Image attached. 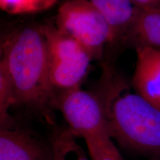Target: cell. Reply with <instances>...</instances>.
<instances>
[{"mask_svg":"<svg viewBox=\"0 0 160 160\" xmlns=\"http://www.w3.org/2000/svg\"><path fill=\"white\" fill-rule=\"evenodd\" d=\"M112 138L130 149L160 152V111L137 93L117 97L110 108Z\"/></svg>","mask_w":160,"mask_h":160,"instance_id":"2","label":"cell"},{"mask_svg":"<svg viewBox=\"0 0 160 160\" xmlns=\"http://www.w3.org/2000/svg\"><path fill=\"white\" fill-rule=\"evenodd\" d=\"M77 138L69 128L56 133L51 142V159L90 160Z\"/></svg>","mask_w":160,"mask_h":160,"instance_id":"10","label":"cell"},{"mask_svg":"<svg viewBox=\"0 0 160 160\" xmlns=\"http://www.w3.org/2000/svg\"><path fill=\"white\" fill-rule=\"evenodd\" d=\"M58 29L81 44L92 59H99L105 44L114 41L112 28L89 0H66L56 17Z\"/></svg>","mask_w":160,"mask_h":160,"instance_id":"4","label":"cell"},{"mask_svg":"<svg viewBox=\"0 0 160 160\" xmlns=\"http://www.w3.org/2000/svg\"><path fill=\"white\" fill-rule=\"evenodd\" d=\"M122 39L135 48L160 49V7L135 8L133 17Z\"/></svg>","mask_w":160,"mask_h":160,"instance_id":"7","label":"cell"},{"mask_svg":"<svg viewBox=\"0 0 160 160\" xmlns=\"http://www.w3.org/2000/svg\"><path fill=\"white\" fill-rule=\"evenodd\" d=\"M0 160H46V153L42 145L25 132L1 129Z\"/></svg>","mask_w":160,"mask_h":160,"instance_id":"8","label":"cell"},{"mask_svg":"<svg viewBox=\"0 0 160 160\" xmlns=\"http://www.w3.org/2000/svg\"><path fill=\"white\" fill-rule=\"evenodd\" d=\"M46 39L50 81L55 91L80 88L92 58L81 44L53 24L40 25Z\"/></svg>","mask_w":160,"mask_h":160,"instance_id":"3","label":"cell"},{"mask_svg":"<svg viewBox=\"0 0 160 160\" xmlns=\"http://www.w3.org/2000/svg\"><path fill=\"white\" fill-rule=\"evenodd\" d=\"M133 7L139 9L160 7V0H130Z\"/></svg>","mask_w":160,"mask_h":160,"instance_id":"14","label":"cell"},{"mask_svg":"<svg viewBox=\"0 0 160 160\" xmlns=\"http://www.w3.org/2000/svg\"><path fill=\"white\" fill-rule=\"evenodd\" d=\"M58 0H0L2 11L10 14H25L51 8Z\"/></svg>","mask_w":160,"mask_h":160,"instance_id":"13","label":"cell"},{"mask_svg":"<svg viewBox=\"0 0 160 160\" xmlns=\"http://www.w3.org/2000/svg\"><path fill=\"white\" fill-rule=\"evenodd\" d=\"M15 105L14 89L7 70L0 62V124L1 129L12 128L13 118L9 114V109Z\"/></svg>","mask_w":160,"mask_h":160,"instance_id":"11","label":"cell"},{"mask_svg":"<svg viewBox=\"0 0 160 160\" xmlns=\"http://www.w3.org/2000/svg\"><path fill=\"white\" fill-rule=\"evenodd\" d=\"M1 62L11 77L15 105L48 113L57 96L49 77L47 43L40 25L13 30L1 45Z\"/></svg>","mask_w":160,"mask_h":160,"instance_id":"1","label":"cell"},{"mask_svg":"<svg viewBox=\"0 0 160 160\" xmlns=\"http://www.w3.org/2000/svg\"><path fill=\"white\" fill-rule=\"evenodd\" d=\"M102 13L112 28L114 40L122 39L135 7L130 0H89Z\"/></svg>","mask_w":160,"mask_h":160,"instance_id":"9","label":"cell"},{"mask_svg":"<svg viewBox=\"0 0 160 160\" xmlns=\"http://www.w3.org/2000/svg\"><path fill=\"white\" fill-rule=\"evenodd\" d=\"M53 107L61 111L77 137L85 138L101 134L112 137L110 107L91 92L80 88L59 92ZM113 139V138H112Z\"/></svg>","mask_w":160,"mask_h":160,"instance_id":"5","label":"cell"},{"mask_svg":"<svg viewBox=\"0 0 160 160\" xmlns=\"http://www.w3.org/2000/svg\"><path fill=\"white\" fill-rule=\"evenodd\" d=\"M132 84L136 93L160 111V49L138 48Z\"/></svg>","mask_w":160,"mask_h":160,"instance_id":"6","label":"cell"},{"mask_svg":"<svg viewBox=\"0 0 160 160\" xmlns=\"http://www.w3.org/2000/svg\"><path fill=\"white\" fill-rule=\"evenodd\" d=\"M85 141L91 160H124L108 134L88 137Z\"/></svg>","mask_w":160,"mask_h":160,"instance_id":"12","label":"cell"}]
</instances>
